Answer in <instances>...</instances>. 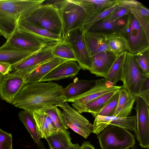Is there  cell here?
I'll use <instances>...</instances> for the list:
<instances>
[{"label": "cell", "instance_id": "cell-1", "mask_svg": "<svg viewBox=\"0 0 149 149\" xmlns=\"http://www.w3.org/2000/svg\"><path fill=\"white\" fill-rule=\"evenodd\" d=\"M63 89L61 85L52 81L25 84L12 104L32 115L36 110L45 111L66 102L63 95Z\"/></svg>", "mask_w": 149, "mask_h": 149}, {"label": "cell", "instance_id": "cell-2", "mask_svg": "<svg viewBox=\"0 0 149 149\" xmlns=\"http://www.w3.org/2000/svg\"><path fill=\"white\" fill-rule=\"evenodd\" d=\"M44 0H0V33L7 40Z\"/></svg>", "mask_w": 149, "mask_h": 149}, {"label": "cell", "instance_id": "cell-3", "mask_svg": "<svg viewBox=\"0 0 149 149\" xmlns=\"http://www.w3.org/2000/svg\"><path fill=\"white\" fill-rule=\"evenodd\" d=\"M120 34L126 41L128 52L136 55L149 49V36L131 10Z\"/></svg>", "mask_w": 149, "mask_h": 149}, {"label": "cell", "instance_id": "cell-4", "mask_svg": "<svg viewBox=\"0 0 149 149\" xmlns=\"http://www.w3.org/2000/svg\"><path fill=\"white\" fill-rule=\"evenodd\" d=\"M102 149H129L135 144V136L128 130L109 125L97 135Z\"/></svg>", "mask_w": 149, "mask_h": 149}, {"label": "cell", "instance_id": "cell-5", "mask_svg": "<svg viewBox=\"0 0 149 149\" xmlns=\"http://www.w3.org/2000/svg\"><path fill=\"white\" fill-rule=\"evenodd\" d=\"M62 24L61 39L70 31L83 28L89 17L85 9L78 0H65L59 10Z\"/></svg>", "mask_w": 149, "mask_h": 149}, {"label": "cell", "instance_id": "cell-6", "mask_svg": "<svg viewBox=\"0 0 149 149\" xmlns=\"http://www.w3.org/2000/svg\"><path fill=\"white\" fill-rule=\"evenodd\" d=\"M25 19L61 36L62 24L60 12L52 5L42 3Z\"/></svg>", "mask_w": 149, "mask_h": 149}, {"label": "cell", "instance_id": "cell-7", "mask_svg": "<svg viewBox=\"0 0 149 149\" xmlns=\"http://www.w3.org/2000/svg\"><path fill=\"white\" fill-rule=\"evenodd\" d=\"M148 77L149 75L144 74L139 68L136 55L127 52L123 66L121 81L123 84L122 87L136 98L142 83Z\"/></svg>", "mask_w": 149, "mask_h": 149}, {"label": "cell", "instance_id": "cell-8", "mask_svg": "<svg viewBox=\"0 0 149 149\" xmlns=\"http://www.w3.org/2000/svg\"><path fill=\"white\" fill-rule=\"evenodd\" d=\"M64 40L71 45L81 68L90 71L92 65V58L87 47L83 29L79 28L70 31Z\"/></svg>", "mask_w": 149, "mask_h": 149}, {"label": "cell", "instance_id": "cell-9", "mask_svg": "<svg viewBox=\"0 0 149 149\" xmlns=\"http://www.w3.org/2000/svg\"><path fill=\"white\" fill-rule=\"evenodd\" d=\"M136 105V126L135 132L140 145L149 148V105L141 97L137 96Z\"/></svg>", "mask_w": 149, "mask_h": 149}, {"label": "cell", "instance_id": "cell-10", "mask_svg": "<svg viewBox=\"0 0 149 149\" xmlns=\"http://www.w3.org/2000/svg\"><path fill=\"white\" fill-rule=\"evenodd\" d=\"M58 107L62 109V113L67 126L87 139L92 132L93 124L71 107L67 102H65Z\"/></svg>", "mask_w": 149, "mask_h": 149}, {"label": "cell", "instance_id": "cell-11", "mask_svg": "<svg viewBox=\"0 0 149 149\" xmlns=\"http://www.w3.org/2000/svg\"><path fill=\"white\" fill-rule=\"evenodd\" d=\"M6 42L13 47L34 53L52 42L28 32L17 29Z\"/></svg>", "mask_w": 149, "mask_h": 149}, {"label": "cell", "instance_id": "cell-12", "mask_svg": "<svg viewBox=\"0 0 149 149\" xmlns=\"http://www.w3.org/2000/svg\"><path fill=\"white\" fill-rule=\"evenodd\" d=\"M27 75L22 71H14L3 76L0 83V97L12 104L15 98L25 84Z\"/></svg>", "mask_w": 149, "mask_h": 149}, {"label": "cell", "instance_id": "cell-13", "mask_svg": "<svg viewBox=\"0 0 149 149\" xmlns=\"http://www.w3.org/2000/svg\"><path fill=\"white\" fill-rule=\"evenodd\" d=\"M57 42L48 44L38 51L12 65L13 70L22 71L28 75L39 65L54 57L52 54V50Z\"/></svg>", "mask_w": 149, "mask_h": 149}, {"label": "cell", "instance_id": "cell-14", "mask_svg": "<svg viewBox=\"0 0 149 149\" xmlns=\"http://www.w3.org/2000/svg\"><path fill=\"white\" fill-rule=\"evenodd\" d=\"M121 87L122 86L114 85L104 78L97 80L95 85L90 90L67 102L72 103L74 108L77 109L100 96L111 91H118Z\"/></svg>", "mask_w": 149, "mask_h": 149}, {"label": "cell", "instance_id": "cell-15", "mask_svg": "<svg viewBox=\"0 0 149 149\" xmlns=\"http://www.w3.org/2000/svg\"><path fill=\"white\" fill-rule=\"evenodd\" d=\"M109 125H116L135 132L136 126V116L120 117L114 116L97 115L95 118L92 132L97 135Z\"/></svg>", "mask_w": 149, "mask_h": 149}, {"label": "cell", "instance_id": "cell-16", "mask_svg": "<svg viewBox=\"0 0 149 149\" xmlns=\"http://www.w3.org/2000/svg\"><path fill=\"white\" fill-rule=\"evenodd\" d=\"M127 15L115 21L107 18L103 19L92 25L85 32L105 37L120 34L126 24Z\"/></svg>", "mask_w": 149, "mask_h": 149}, {"label": "cell", "instance_id": "cell-17", "mask_svg": "<svg viewBox=\"0 0 149 149\" xmlns=\"http://www.w3.org/2000/svg\"><path fill=\"white\" fill-rule=\"evenodd\" d=\"M118 56L110 50L95 54L91 57L92 65L89 71L97 77L105 79Z\"/></svg>", "mask_w": 149, "mask_h": 149}, {"label": "cell", "instance_id": "cell-18", "mask_svg": "<svg viewBox=\"0 0 149 149\" xmlns=\"http://www.w3.org/2000/svg\"><path fill=\"white\" fill-rule=\"evenodd\" d=\"M81 69L76 61L67 60L60 64L42 78L40 82L51 81L66 78H73Z\"/></svg>", "mask_w": 149, "mask_h": 149}, {"label": "cell", "instance_id": "cell-19", "mask_svg": "<svg viewBox=\"0 0 149 149\" xmlns=\"http://www.w3.org/2000/svg\"><path fill=\"white\" fill-rule=\"evenodd\" d=\"M67 60L54 56L39 65L27 75L25 78V84L40 82L55 68Z\"/></svg>", "mask_w": 149, "mask_h": 149}, {"label": "cell", "instance_id": "cell-20", "mask_svg": "<svg viewBox=\"0 0 149 149\" xmlns=\"http://www.w3.org/2000/svg\"><path fill=\"white\" fill-rule=\"evenodd\" d=\"M33 115L40 139H46L57 130L45 111L41 110H35Z\"/></svg>", "mask_w": 149, "mask_h": 149}, {"label": "cell", "instance_id": "cell-21", "mask_svg": "<svg viewBox=\"0 0 149 149\" xmlns=\"http://www.w3.org/2000/svg\"><path fill=\"white\" fill-rule=\"evenodd\" d=\"M33 53L13 47L5 42L0 47V61L13 65Z\"/></svg>", "mask_w": 149, "mask_h": 149}, {"label": "cell", "instance_id": "cell-22", "mask_svg": "<svg viewBox=\"0 0 149 149\" xmlns=\"http://www.w3.org/2000/svg\"><path fill=\"white\" fill-rule=\"evenodd\" d=\"M17 29L31 33L49 42H58L61 39L60 36L35 25L25 19L19 22Z\"/></svg>", "mask_w": 149, "mask_h": 149}, {"label": "cell", "instance_id": "cell-23", "mask_svg": "<svg viewBox=\"0 0 149 149\" xmlns=\"http://www.w3.org/2000/svg\"><path fill=\"white\" fill-rule=\"evenodd\" d=\"M97 80H77L63 88V95L66 102L87 91L95 84Z\"/></svg>", "mask_w": 149, "mask_h": 149}, {"label": "cell", "instance_id": "cell-24", "mask_svg": "<svg viewBox=\"0 0 149 149\" xmlns=\"http://www.w3.org/2000/svg\"><path fill=\"white\" fill-rule=\"evenodd\" d=\"M119 96L116 109L113 116L126 117L130 116L135 98L133 97L122 86L119 91Z\"/></svg>", "mask_w": 149, "mask_h": 149}, {"label": "cell", "instance_id": "cell-25", "mask_svg": "<svg viewBox=\"0 0 149 149\" xmlns=\"http://www.w3.org/2000/svg\"><path fill=\"white\" fill-rule=\"evenodd\" d=\"M118 91H111L100 96L76 109L79 113L88 112L95 118L112 96Z\"/></svg>", "mask_w": 149, "mask_h": 149}, {"label": "cell", "instance_id": "cell-26", "mask_svg": "<svg viewBox=\"0 0 149 149\" xmlns=\"http://www.w3.org/2000/svg\"><path fill=\"white\" fill-rule=\"evenodd\" d=\"M18 116L19 120L30 133L33 140L37 144L38 149H46L40 139L33 115L28 111L23 110L19 112Z\"/></svg>", "mask_w": 149, "mask_h": 149}, {"label": "cell", "instance_id": "cell-27", "mask_svg": "<svg viewBox=\"0 0 149 149\" xmlns=\"http://www.w3.org/2000/svg\"><path fill=\"white\" fill-rule=\"evenodd\" d=\"M84 37L91 57L98 53L110 50L106 43L105 36L85 32Z\"/></svg>", "mask_w": 149, "mask_h": 149}, {"label": "cell", "instance_id": "cell-28", "mask_svg": "<svg viewBox=\"0 0 149 149\" xmlns=\"http://www.w3.org/2000/svg\"><path fill=\"white\" fill-rule=\"evenodd\" d=\"M45 139L52 149H68L72 144L70 133L67 130H57Z\"/></svg>", "mask_w": 149, "mask_h": 149}, {"label": "cell", "instance_id": "cell-29", "mask_svg": "<svg viewBox=\"0 0 149 149\" xmlns=\"http://www.w3.org/2000/svg\"><path fill=\"white\" fill-rule=\"evenodd\" d=\"M52 54L54 57L77 61L71 45L64 40L61 39L55 44L52 49Z\"/></svg>", "mask_w": 149, "mask_h": 149}, {"label": "cell", "instance_id": "cell-30", "mask_svg": "<svg viewBox=\"0 0 149 149\" xmlns=\"http://www.w3.org/2000/svg\"><path fill=\"white\" fill-rule=\"evenodd\" d=\"M105 39L110 50L116 55H119L128 52L126 41L120 34L106 36Z\"/></svg>", "mask_w": 149, "mask_h": 149}, {"label": "cell", "instance_id": "cell-31", "mask_svg": "<svg viewBox=\"0 0 149 149\" xmlns=\"http://www.w3.org/2000/svg\"><path fill=\"white\" fill-rule=\"evenodd\" d=\"M127 52L118 56L104 79L114 85L116 86L118 81H121L123 66Z\"/></svg>", "mask_w": 149, "mask_h": 149}, {"label": "cell", "instance_id": "cell-32", "mask_svg": "<svg viewBox=\"0 0 149 149\" xmlns=\"http://www.w3.org/2000/svg\"><path fill=\"white\" fill-rule=\"evenodd\" d=\"M131 11L142 26L149 36V10L142 4H137L131 8Z\"/></svg>", "mask_w": 149, "mask_h": 149}, {"label": "cell", "instance_id": "cell-33", "mask_svg": "<svg viewBox=\"0 0 149 149\" xmlns=\"http://www.w3.org/2000/svg\"><path fill=\"white\" fill-rule=\"evenodd\" d=\"M118 5L117 1V3L112 6L94 16L88 18L83 26L82 29L84 31H86L92 25L95 23L109 17Z\"/></svg>", "mask_w": 149, "mask_h": 149}, {"label": "cell", "instance_id": "cell-34", "mask_svg": "<svg viewBox=\"0 0 149 149\" xmlns=\"http://www.w3.org/2000/svg\"><path fill=\"white\" fill-rule=\"evenodd\" d=\"M45 112L49 116L57 130H66L68 129L62 112L58 107H54Z\"/></svg>", "mask_w": 149, "mask_h": 149}, {"label": "cell", "instance_id": "cell-35", "mask_svg": "<svg viewBox=\"0 0 149 149\" xmlns=\"http://www.w3.org/2000/svg\"><path fill=\"white\" fill-rule=\"evenodd\" d=\"M119 96L118 91L112 96L97 115L106 116H113L117 107Z\"/></svg>", "mask_w": 149, "mask_h": 149}, {"label": "cell", "instance_id": "cell-36", "mask_svg": "<svg viewBox=\"0 0 149 149\" xmlns=\"http://www.w3.org/2000/svg\"><path fill=\"white\" fill-rule=\"evenodd\" d=\"M135 55L139 68L144 74L149 75V49Z\"/></svg>", "mask_w": 149, "mask_h": 149}, {"label": "cell", "instance_id": "cell-37", "mask_svg": "<svg viewBox=\"0 0 149 149\" xmlns=\"http://www.w3.org/2000/svg\"><path fill=\"white\" fill-rule=\"evenodd\" d=\"M89 1L92 3L95 10V15L93 16L102 12L117 3L116 0H89Z\"/></svg>", "mask_w": 149, "mask_h": 149}, {"label": "cell", "instance_id": "cell-38", "mask_svg": "<svg viewBox=\"0 0 149 149\" xmlns=\"http://www.w3.org/2000/svg\"><path fill=\"white\" fill-rule=\"evenodd\" d=\"M118 6L112 14L107 18L112 21H116L127 15L131 11L132 7L128 5L119 4Z\"/></svg>", "mask_w": 149, "mask_h": 149}, {"label": "cell", "instance_id": "cell-39", "mask_svg": "<svg viewBox=\"0 0 149 149\" xmlns=\"http://www.w3.org/2000/svg\"><path fill=\"white\" fill-rule=\"evenodd\" d=\"M0 149H13L12 136L0 129Z\"/></svg>", "mask_w": 149, "mask_h": 149}, {"label": "cell", "instance_id": "cell-40", "mask_svg": "<svg viewBox=\"0 0 149 149\" xmlns=\"http://www.w3.org/2000/svg\"><path fill=\"white\" fill-rule=\"evenodd\" d=\"M138 95L142 98L149 105V77H147L142 83Z\"/></svg>", "mask_w": 149, "mask_h": 149}, {"label": "cell", "instance_id": "cell-41", "mask_svg": "<svg viewBox=\"0 0 149 149\" xmlns=\"http://www.w3.org/2000/svg\"><path fill=\"white\" fill-rule=\"evenodd\" d=\"M13 70L12 65L10 64L0 61V73L3 76L5 75Z\"/></svg>", "mask_w": 149, "mask_h": 149}, {"label": "cell", "instance_id": "cell-42", "mask_svg": "<svg viewBox=\"0 0 149 149\" xmlns=\"http://www.w3.org/2000/svg\"><path fill=\"white\" fill-rule=\"evenodd\" d=\"M119 4H123L130 6L132 7L137 4L142 3L136 0H116Z\"/></svg>", "mask_w": 149, "mask_h": 149}, {"label": "cell", "instance_id": "cell-43", "mask_svg": "<svg viewBox=\"0 0 149 149\" xmlns=\"http://www.w3.org/2000/svg\"><path fill=\"white\" fill-rule=\"evenodd\" d=\"M80 149H95L94 147L88 141H84Z\"/></svg>", "mask_w": 149, "mask_h": 149}, {"label": "cell", "instance_id": "cell-44", "mask_svg": "<svg viewBox=\"0 0 149 149\" xmlns=\"http://www.w3.org/2000/svg\"><path fill=\"white\" fill-rule=\"evenodd\" d=\"M80 146L78 144H72L68 149H80ZM50 149H52L49 148Z\"/></svg>", "mask_w": 149, "mask_h": 149}, {"label": "cell", "instance_id": "cell-45", "mask_svg": "<svg viewBox=\"0 0 149 149\" xmlns=\"http://www.w3.org/2000/svg\"><path fill=\"white\" fill-rule=\"evenodd\" d=\"M3 76L2 74L0 73V83L1 80Z\"/></svg>", "mask_w": 149, "mask_h": 149}, {"label": "cell", "instance_id": "cell-46", "mask_svg": "<svg viewBox=\"0 0 149 149\" xmlns=\"http://www.w3.org/2000/svg\"><path fill=\"white\" fill-rule=\"evenodd\" d=\"M1 35V34L0 33V36Z\"/></svg>", "mask_w": 149, "mask_h": 149}]
</instances>
